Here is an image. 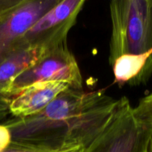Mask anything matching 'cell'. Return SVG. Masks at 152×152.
I'll return each mask as SVG.
<instances>
[{
	"instance_id": "9c48e42d",
	"label": "cell",
	"mask_w": 152,
	"mask_h": 152,
	"mask_svg": "<svg viewBox=\"0 0 152 152\" xmlns=\"http://www.w3.org/2000/svg\"><path fill=\"white\" fill-rule=\"evenodd\" d=\"M134 111L141 122L152 127V91L140 100Z\"/></svg>"
},
{
	"instance_id": "6da1fadb",
	"label": "cell",
	"mask_w": 152,
	"mask_h": 152,
	"mask_svg": "<svg viewBox=\"0 0 152 152\" xmlns=\"http://www.w3.org/2000/svg\"><path fill=\"white\" fill-rule=\"evenodd\" d=\"M109 9L110 65L123 55L152 50V0H114Z\"/></svg>"
},
{
	"instance_id": "52a82bcc",
	"label": "cell",
	"mask_w": 152,
	"mask_h": 152,
	"mask_svg": "<svg viewBox=\"0 0 152 152\" xmlns=\"http://www.w3.org/2000/svg\"><path fill=\"white\" fill-rule=\"evenodd\" d=\"M54 48L45 45H29L15 50L7 56L0 63V94L15 77L36 65Z\"/></svg>"
},
{
	"instance_id": "8fae6325",
	"label": "cell",
	"mask_w": 152,
	"mask_h": 152,
	"mask_svg": "<svg viewBox=\"0 0 152 152\" xmlns=\"http://www.w3.org/2000/svg\"><path fill=\"white\" fill-rule=\"evenodd\" d=\"M152 75V54L148 59V62H147L146 65L144 68L143 71L141 73L140 77H138L137 80L134 83V86H139V85L145 84L148 81L150 78H151Z\"/></svg>"
},
{
	"instance_id": "7a4b0ae2",
	"label": "cell",
	"mask_w": 152,
	"mask_h": 152,
	"mask_svg": "<svg viewBox=\"0 0 152 152\" xmlns=\"http://www.w3.org/2000/svg\"><path fill=\"white\" fill-rule=\"evenodd\" d=\"M152 127L141 122L127 97L102 132L81 152H147Z\"/></svg>"
},
{
	"instance_id": "277c9868",
	"label": "cell",
	"mask_w": 152,
	"mask_h": 152,
	"mask_svg": "<svg viewBox=\"0 0 152 152\" xmlns=\"http://www.w3.org/2000/svg\"><path fill=\"white\" fill-rule=\"evenodd\" d=\"M85 3V0H59L29 28L21 41V48H56L67 43V36L76 24Z\"/></svg>"
},
{
	"instance_id": "7c38bea8",
	"label": "cell",
	"mask_w": 152,
	"mask_h": 152,
	"mask_svg": "<svg viewBox=\"0 0 152 152\" xmlns=\"http://www.w3.org/2000/svg\"><path fill=\"white\" fill-rule=\"evenodd\" d=\"M10 98H7L0 94V122L4 120L7 114H10L9 105H10Z\"/></svg>"
},
{
	"instance_id": "ba28073f",
	"label": "cell",
	"mask_w": 152,
	"mask_h": 152,
	"mask_svg": "<svg viewBox=\"0 0 152 152\" xmlns=\"http://www.w3.org/2000/svg\"><path fill=\"white\" fill-rule=\"evenodd\" d=\"M152 54V50L141 54H126L117 58L111 65L114 83L120 86H134Z\"/></svg>"
},
{
	"instance_id": "30bf717a",
	"label": "cell",
	"mask_w": 152,
	"mask_h": 152,
	"mask_svg": "<svg viewBox=\"0 0 152 152\" xmlns=\"http://www.w3.org/2000/svg\"><path fill=\"white\" fill-rule=\"evenodd\" d=\"M70 150L72 149L57 151V150L51 149L48 147L41 146V145L11 141V142L1 152H68Z\"/></svg>"
},
{
	"instance_id": "4fadbf2b",
	"label": "cell",
	"mask_w": 152,
	"mask_h": 152,
	"mask_svg": "<svg viewBox=\"0 0 152 152\" xmlns=\"http://www.w3.org/2000/svg\"><path fill=\"white\" fill-rule=\"evenodd\" d=\"M147 152H152V134L151 135V137H150L149 139V142H148Z\"/></svg>"
},
{
	"instance_id": "8992f818",
	"label": "cell",
	"mask_w": 152,
	"mask_h": 152,
	"mask_svg": "<svg viewBox=\"0 0 152 152\" xmlns=\"http://www.w3.org/2000/svg\"><path fill=\"white\" fill-rule=\"evenodd\" d=\"M68 88V85L59 82H42L31 85L10 99V114L16 118L35 115Z\"/></svg>"
},
{
	"instance_id": "3957f363",
	"label": "cell",
	"mask_w": 152,
	"mask_h": 152,
	"mask_svg": "<svg viewBox=\"0 0 152 152\" xmlns=\"http://www.w3.org/2000/svg\"><path fill=\"white\" fill-rule=\"evenodd\" d=\"M42 82H59L71 88L83 90L81 71L67 43L55 48L36 65L15 77L1 94L11 99L28 86Z\"/></svg>"
},
{
	"instance_id": "5b68a950",
	"label": "cell",
	"mask_w": 152,
	"mask_h": 152,
	"mask_svg": "<svg viewBox=\"0 0 152 152\" xmlns=\"http://www.w3.org/2000/svg\"><path fill=\"white\" fill-rule=\"evenodd\" d=\"M59 0H21L0 17V63L18 49L29 28Z\"/></svg>"
},
{
	"instance_id": "9a60e30c",
	"label": "cell",
	"mask_w": 152,
	"mask_h": 152,
	"mask_svg": "<svg viewBox=\"0 0 152 152\" xmlns=\"http://www.w3.org/2000/svg\"><path fill=\"white\" fill-rule=\"evenodd\" d=\"M1 16H3V15H0V17H1Z\"/></svg>"
},
{
	"instance_id": "5bb4252c",
	"label": "cell",
	"mask_w": 152,
	"mask_h": 152,
	"mask_svg": "<svg viewBox=\"0 0 152 152\" xmlns=\"http://www.w3.org/2000/svg\"><path fill=\"white\" fill-rule=\"evenodd\" d=\"M83 148H76V149H72V150H70L68 152H81V150Z\"/></svg>"
}]
</instances>
